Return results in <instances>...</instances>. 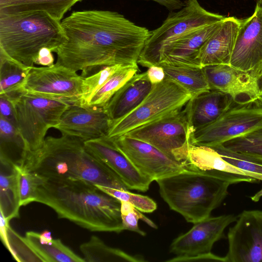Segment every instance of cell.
Here are the masks:
<instances>
[{
  "label": "cell",
  "instance_id": "1",
  "mask_svg": "<svg viewBox=\"0 0 262 262\" xmlns=\"http://www.w3.org/2000/svg\"><path fill=\"white\" fill-rule=\"evenodd\" d=\"M61 25L67 37L56 51L55 63L84 78L102 68L138 64L151 31L116 11L88 10L73 12Z\"/></svg>",
  "mask_w": 262,
  "mask_h": 262
},
{
  "label": "cell",
  "instance_id": "2",
  "mask_svg": "<svg viewBox=\"0 0 262 262\" xmlns=\"http://www.w3.org/2000/svg\"><path fill=\"white\" fill-rule=\"evenodd\" d=\"M35 196V202L50 207L58 218L91 231L119 233L124 230L121 201L92 182L42 178Z\"/></svg>",
  "mask_w": 262,
  "mask_h": 262
},
{
  "label": "cell",
  "instance_id": "3",
  "mask_svg": "<svg viewBox=\"0 0 262 262\" xmlns=\"http://www.w3.org/2000/svg\"><path fill=\"white\" fill-rule=\"evenodd\" d=\"M84 141L64 134L47 137L40 148L27 152L22 166L45 178L81 179L129 190L119 176L88 149Z\"/></svg>",
  "mask_w": 262,
  "mask_h": 262
},
{
  "label": "cell",
  "instance_id": "4",
  "mask_svg": "<svg viewBox=\"0 0 262 262\" xmlns=\"http://www.w3.org/2000/svg\"><path fill=\"white\" fill-rule=\"evenodd\" d=\"M257 181L252 177L202 170L189 163L181 171L156 181L160 195L170 209L193 224L210 216L227 197L230 185Z\"/></svg>",
  "mask_w": 262,
  "mask_h": 262
},
{
  "label": "cell",
  "instance_id": "5",
  "mask_svg": "<svg viewBox=\"0 0 262 262\" xmlns=\"http://www.w3.org/2000/svg\"><path fill=\"white\" fill-rule=\"evenodd\" d=\"M66 40L60 21L46 12L0 14V54L21 64L34 66L42 48L55 53Z\"/></svg>",
  "mask_w": 262,
  "mask_h": 262
},
{
  "label": "cell",
  "instance_id": "6",
  "mask_svg": "<svg viewBox=\"0 0 262 262\" xmlns=\"http://www.w3.org/2000/svg\"><path fill=\"white\" fill-rule=\"evenodd\" d=\"M178 11H171L162 24L151 31L139 56L138 63L149 68L158 65L164 50L185 35L223 20L226 17L205 9L198 0H186Z\"/></svg>",
  "mask_w": 262,
  "mask_h": 262
},
{
  "label": "cell",
  "instance_id": "7",
  "mask_svg": "<svg viewBox=\"0 0 262 262\" xmlns=\"http://www.w3.org/2000/svg\"><path fill=\"white\" fill-rule=\"evenodd\" d=\"M7 99L13 105L17 128L27 152L42 146L48 129L59 124L62 115L71 105L24 92Z\"/></svg>",
  "mask_w": 262,
  "mask_h": 262
},
{
  "label": "cell",
  "instance_id": "8",
  "mask_svg": "<svg viewBox=\"0 0 262 262\" xmlns=\"http://www.w3.org/2000/svg\"><path fill=\"white\" fill-rule=\"evenodd\" d=\"M191 94L166 77L153 84L142 103L125 116L112 121L106 137H119L140 126L155 122L182 110Z\"/></svg>",
  "mask_w": 262,
  "mask_h": 262
},
{
  "label": "cell",
  "instance_id": "9",
  "mask_svg": "<svg viewBox=\"0 0 262 262\" xmlns=\"http://www.w3.org/2000/svg\"><path fill=\"white\" fill-rule=\"evenodd\" d=\"M193 132L183 109L124 134L156 147L171 159L188 162Z\"/></svg>",
  "mask_w": 262,
  "mask_h": 262
},
{
  "label": "cell",
  "instance_id": "10",
  "mask_svg": "<svg viewBox=\"0 0 262 262\" xmlns=\"http://www.w3.org/2000/svg\"><path fill=\"white\" fill-rule=\"evenodd\" d=\"M262 128V104H235L212 123L193 134L192 144L213 147Z\"/></svg>",
  "mask_w": 262,
  "mask_h": 262
},
{
  "label": "cell",
  "instance_id": "11",
  "mask_svg": "<svg viewBox=\"0 0 262 262\" xmlns=\"http://www.w3.org/2000/svg\"><path fill=\"white\" fill-rule=\"evenodd\" d=\"M83 78L77 72L56 63L48 67L33 66L21 91L79 105Z\"/></svg>",
  "mask_w": 262,
  "mask_h": 262
},
{
  "label": "cell",
  "instance_id": "12",
  "mask_svg": "<svg viewBox=\"0 0 262 262\" xmlns=\"http://www.w3.org/2000/svg\"><path fill=\"white\" fill-rule=\"evenodd\" d=\"M109 139L139 171L153 181L177 173L188 164L176 161L152 145L126 135Z\"/></svg>",
  "mask_w": 262,
  "mask_h": 262
},
{
  "label": "cell",
  "instance_id": "13",
  "mask_svg": "<svg viewBox=\"0 0 262 262\" xmlns=\"http://www.w3.org/2000/svg\"><path fill=\"white\" fill-rule=\"evenodd\" d=\"M225 262H262V210H247L227 233Z\"/></svg>",
  "mask_w": 262,
  "mask_h": 262
},
{
  "label": "cell",
  "instance_id": "14",
  "mask_svg": "<svg viewBox=\"0 0 262 262\" xmlns=\"http://www.w3.org/2000/svg\"><path fill=\"white\" fill-rule=\"evenodd\" d=\"M230 65L262 79V0L253 14L242 19Z\"/></svg>",
  "mask_w": 262,
  "mask_h": 262
},
{
  "label": "cell",
  "instance_id": "15",
  "mask_svg": "<svg viewBox=\"0 0 262 262\" xmlns=\"http://www.w3.org/2000/svg\"><path fill=\"white\" fill-rule=\"evenodd\" d=\"M210 90L225 93L237 104H262L260 80L251 74L228 64L203 67Z\"/></svg>",
  "mask_w": 262,
  "mask_h": 262
},
{
  "label": "cell",
  "instance_id": "16",
  "mask_svg": "<svg viewBox=\"0 0 262 262\" xmlns=\"http://www.w3.org/2000/svg\"><path fill=\"white\" fill-rule=\"evenodd\" d=\"M236 219L237 216L232 214L210 216L194 224L188 231L173 240L170 252L176 256L211 253L214 244L223 237L225 229Z\"/></svg>",
  "mask_w": 262,
  "mask_h": 262
},
{
  "label": "cell",
  "instance_id": "17",
  "mask_svg": "<svg viewBox=\"0 0 262 262\" xmlns=\"http://www.w3.org/2000/svg\"><path fill=\"white\" fill-rule=\"evenodd\" d=\"M111 123L103 107L71 105L55 128L86 141L106 136Z\"/></svg>",
  "mask_w": 262,
  "mask_h": 262
},
{
  "label": "cell",
  "instance_id": "18",
  "mask_svg": "<svg viewBox=\"0 0 262 262\" xmlns=\"http://www.w3.org/2000/svg\"><path fill=\"white\" fill-rule=\"evenodd\" d=\"M88 149L110 168L129 190L146 191L153 180L142 174L106 136L84 141Z\"/></svg>",
  "mask_w": 262,
  "mask_h": 262
},
{
  "label": "cell",
  "instance_id": "19",
  "mask_svg": "<svg viewBox=\"0 0 262 262\" xmlns=\"http://www.w3.org/2000/svg\"><path fill=\"white\" fill-rule=\"evenodd\" d=\"M242 19L226 17L219 29L200 48L197 60L203 68L216 64L230 65Z\"/></svg>",
  "mask_w": 262,
  "mask_h": 262
},
{
  "label": "cell",
  "instance_id": "20",
  "mask_svg": "<svg viewBox=\"0 0 262 262\" xmlns=\"http://www.w3.org/2000/svg\"><path fill=\"white\" fill-rule=\"evenodd\" d=\"M235 104L228 95L210 90L191 97L184 110L194 133L215 121Z\"/></svg>",
  "mask_w": 262,
  "mask_h": 262
},
{
  "label": "cell",
  "instance_id": "21",
  "mask_svg": "<svg viewBox=\"0 0 262 262\" xmlns=\"http://www.w3.org/2000/svg\"><path fill=\"white\" fill-rule=\"evenodd\" d=\"M152 86L146 72L133 76L103 106L112 121L125 116L136 108L150 92Z\"/></svg>",
  "mask_w": 262,
  "mask_h": 262
},
{
  "label": "cell",
  "instance_id": "22",
  "mask_svg": "<svg viewBox=\"0 0 262 262\" xmlns=\"http://www.w3.org/2000/svg\"><path fill=\"white\" fill-rule=\"evenodd\" d=\"M223 20L192 31L174 41L164 50L160 63L167 62L201 67L197 60L199 50L219 29Z\"/></svg>",
  "mask_w": 262,
  "mask_h": 262
},
{
  "label": "cell",
  "instance_id": "23",
  "mask_svg": "<svg viewBox=\"0 0 262 262\" xmlns=\"http://www.w3.org/2000/svg\"><path fill=\"white\" fill-rule=\"evenodd\" d=\"M25 237L44 262H85L60 239L53 238L48 230L41 233L29 231Z\"/></svg>",
  "mask_w": 262,
  "mask_h": 262
},
{
  "label": "cell",
  "instance_id": "24",
  "mask_svg": "<svg viewBox=\"0 0 262 262\" xmlns=\"http://www.w3.org/2000/svg\"><path fill=\"white\" fill-rule=\"evenodd\" d=\"M82 0H0V14L42 11L60 21L76 3Z\"/></svg>",
  "mask_w": 262,
  "mask_h": 262
},
{
  "label": "cell",
  "instance_id": "25",
  "mask_svg": "<svg viewBox=\"0 0 262 262\" xmlns=\"http://www.w3.org/2000/svg\"><path fill=\"white\" fill-rule=\"evenodd\" d=\"M0 210L8 222L19 216L20 205L15 166L1 161Z\"/></svg>",
  "mask_w": 262,
  "mask_h": 262
},
{
  "label": "cell",
  "instance_id": "26",
  "mask_svg": "<svg viewBox=\"0 0 262 262\" xmlns=\"http://www.w3.org/2000/svg\"><path fill=\"white\" fill-rule=\"evenodd\" d=\"M158 65L165 77L172 80L189 92L192 97L210 90L203 68L162 62Z\"/></svg>",
  "mask_w": 262,
  "mask_h": 262
},
{
  "label": "cell",
  "instance_id": "27",
  "mask_svg": "<svg viewBox=\"0 0 262 262\" xmlns=\"http://www.w3.org/2000/svg\"><path fill=\"white\" fill-rule=\"evenodd\" d=\"M188 162L202 170H215L237 177H252L225 161L214 149L208 146L191 145Z\"/></svg>",
  "mask_w": 262,
  "mask_h": 262
},
{
  "label": "cell",
  "instance_id": "28",
  "mask_svg": "<svg viewBox=\"0 0 262 262\" xmlns=\"http://www.w3.org/2000/svg\"><path fill=\"white\" fill-rule=\"evenodd\" d=\"M83 258L88 262L98 261H146L142 255H130L124 251L106 245L96 235L80 246Z\"/></svg>",
  "mask_w": 262,
  "mask_h": 262
},
{
  "label": "cell",
  "instance_id": "29",
  "mask_svg": "<svg viewBox=\"0 0 262 262\" xmlns=\"http://www.w3.org/2000/svg\"><path fill=\"white\" fill-rule=\"evenodd\" d=\"M0 96L11 98L21 91L30 67L0 54Z\"/></svg>",
  "mask_w": 262,
  "mask_h": 262
},
{
  "label": "cell",
  "instance_id": "30",
  "mask_svg": "<svg viewBox=\"0 0 262 262\" xmlns=\"http://www.w3.org/2000/svg\"><path fill=\"white\" fill-rule=\"evenodd\" d=\"M138 71V64L123 66L113 74L82 106L103 107L115 93Z\"/></svg>",
  "mask_w": 262,
  "mask_h": 262
},
{
  "label": "cell",
  "instance_id": "31",
  "mask_svg": "<svg viewBox=\"0 0 262 262\" xmlns=\"http://www.w3.org/2000/svg\"><path fill=\"white\" fill-rule=\"evenodd\" d=\"M1 237L4 246L17 261H43L40 256L34 250L25 237L16 233L9 226L7 221L1 213Z\"/></svg>",
  "mask_w": 262,
  "mask_h": 262
},
{
  "label": "cell",
  "instance_id": "32",
  "mask_svg": "<svg viewBox=\"0 0 262 262\" xmlns=\"http://www.w3.org/2000/svg\"><path fill=\"white\" fill-rule=\"evenodd\" d=\"M221 145L235 152L262 158V128L228 141Z\"/></svg>",
  "mask_w": 262,
  "mask_h": 262
},
{
  "label": "cell",
  "instance_id": "33",
  "mask_svg": "<svg viewBox=\"0 0 262 262\" xmlns=\"http://www.w3.org/2000/svg\"><path fill=\"white\" fill-rule=\"evenodd\" d=\"M210 147L214 149L228 163L257 180L262 181V164L255 161L247 155L229 150L222 145Z\"/></svg>",
  "mask_w": 262,
  "mask_h": 262
},
{
  "label": "cell",
  "instance_id": "34",
  "mask_svg": "<svg viewBox=\"0 0 262 262\" xmlns=\"http://www.w3.org/2000/svg\"><path fill=\"white\" fill-rule=\"evenodd\" d=\"M15 166L17 172L20 206H26L35 202L36 191L42 178L29 171L23 166Z\"/></svg>",
  "mask_w": 262,
  "mask_h": 262
},
{
  "label": "cell",
  "instance_id": "35",
  "mask_svg": "<svg viewBox=\"0 0 262 262\" xmlns=\"http://www.w3.org/2000/svg\"><path fill=\"white\" fill-rule=\"evenodd\" d=\"M123 65L116 64L108 66L101 69L98 72L83 78L81 96L79 105L82 106L85 101L117 71Z\"/></svg>",
  "mask_w": 262,
  "mask_h": 262
},
{
  "label": "cell",
  "instance_id": "36",
  "mask_svg": "<svg viewBox=\"0 0 262 262\" xmlns=\"http://www.w3.org/2000/svg\"><path fill=\"white\" fill-rule=\"evenodd\" d=\"M99 189L120 201H126L133 205L142 212L151 213L156 210L157 205L147 196L132 193L129 190H123L96 185Z\"/></svg>",
  "mask_w": 262,
  "mask_h": 262
},
{
  "label": "cell",
  "instance_id": "37",
  "mask_svg": "<svg viewBox=\"0 0 262 262\" xmlns=\"http://www.w3.org/2000/svg\"><path fill=\"white\" fill-rule=\"evenodd\" d=\"M121 201V215L124 230L135 232L145 236L146 233L139 227V220H141L150 227L157 229V226L149 219L141 213L133 205L126 201Z\"/></svg>",
  "mask_w": 262,
  "mask_h": 262
},
{
  "label": "cell",
  "instance_id": "38",
  "mask_svg": "<svg viewBox=\"0 0 262 262\" xmlns=\"http://www.w3.org/2000/svg\"><path fill=\"white\" fill-rule=\"evenodd\" d=\"M1 147L7 144H14L25 154V150L23 141L16 127L11 122L0 117Z\"/></svg>",
  "mask_w": 262,
  "mask_h": 262
},
{
  "label": "cell",
  "instance_id": "39",
  "mask_svg": "<svg viewBox=\"0 0 262 262\" xmlns=\"http://www.w3.org/2000/svg\"><path fill=\"white\" fill-rule=\"evenodd\" d=\"M225 261L224 257H220L213 253L194 255L191 256H175L171 259L166 260L168 262H182V261Z\"/></svg>",
  "mask_w": 262,
  "mask_h": 262
},
{
  "label": "cell",
  "instance_id": "40",
  "mask_svg": "<svg viewBox=\"0 0 262 262\" xmlns=\"http://www.w3.org/2000/svg\"><path fill=\"white\" fill-rule=\"evenodd\" d=\"M1 117L11 122L17 128L15 114L11 101L5 97L0 96Z\"/></svg>",
  "mask_w": 262,
  "mask_h": 262
},
{
  "label": "cell",
  "instance_id": "41",
  "mask_svg": "<svg viewBox=\"0 0 262 262\" xmlns=\"http://www.w3.org/2000/svg\"><path fill=\"white\" fill-rule=\"evenodd\" d=\"M146 72L149 80L152 85L162 82L165 78L164 71L159 65L149 67Z\"/></svg>",
  "mask_w": 262,
  "mask_h": 262
},
{
  "label": "cell",
  "instance_id": "42",
  "mask_svg": "<svg viewBox=\"0 0 262 262\" xmlns=\"http://www.w3.org/2000/svg\"><path fill=\"white\" fill-rule=\"evenodd\" d=\"M51 50L43 48L39 52L35 64L41 66L48 67L53 65L54 57Z\"/></svg>",
  "mask_w": 262,
  "mask_h": 262
},
{
  "label": "cell",
  "instance_id": "43",
  "mask_svg": "<svg viewBox=\"0 0 262 262\" xmlns=\"http://www.w3.org/2000/svg\"><path fill=\"white\" fill-rule=\"evenodd\" d=\"M154 1L167 8L170 11L181 9L185 5L181 0H147Z\"/></svg>",
  "mask_w": 262,
  "mask_h": 262
},
{
  "label": "cell",
  "instance_id": "44",
  "mask_svg": "<svg viewBox=\"0 0 262 262\" xmlns=\"http://www.w3.org/2000/svg\"><path fill=\"white\" fill-rule=\"evenodd\" d=\"M262 197V188L261 189L257 192L255 194L250 197L251 200L254 202H257L259 201L260 198Z\"/></svg>",
  "mask_w": 262,
  "mask_h": 262
},
{
  "label": "cell",
  "instance_id": "45",
  "mask_svg": "<svg viewBox=\"0 0 262 262\" xmlns=\"http://www.w3.org/2000/svg\"><path fill=\"white\" fill-rule=\"evenodd\" d=\"M248 156L250 158H251L252 160H254L255 161H256L258 163H259L260 164H262V158L255 157H252V156Z\"/></svg>",
  "mask_w": 262,
  "mask_h": 262
}]
</instances>
